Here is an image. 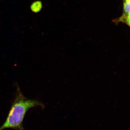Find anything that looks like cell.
<instances>
[{
    "instance_id": "6da1fadb",
    "label": "cell",
    "mask_w": 130,
    "mask_h": 130,
    "mask_svg": "<svg viewBox=\"0 0 130 130\" xmlns=\"http://www.w3.org/2000/svg\"><path fill=\"white\" fill-rule=\"evenodd\" d=\"M38 107L43 108L44 105L38 100L26 98L18 88L15 99L12 104L7 118L0 128V130L6 128L23 130V121L26 112L31 108Z\"/></svg>"
},
{
    "instance_id": "7a4b0ae2",
    "label": "cell",
    "mask_w": 130,
    "mask_h": 130,
    "mask_svg": "<svg viewBox=\"0 0 130 130\" xmlns=\"http://www.w3.org/2000/svg\"><path fill=\"white\" fill-rule=\"evenodd\" d=\"M115 21H116L117 23L119 22H123L127 25L130 27V13L126 15H123L120 18Z\"/></svg>"
},
{
    "instance_id": "3957f363",
    "label": "cell",
    "mask_w": 130,
    "mask_h": 130,
    "mask_svg": "<svg viewBox=\"0 0 130 130\" xmlns=\"http://www.w3.org/2000/svg\"><path fill=\"white\" fill-rule=\"evenodd\" d=\"M130 13V0H123V14L126 15Z\"/></svg>"
}]
</instances>
